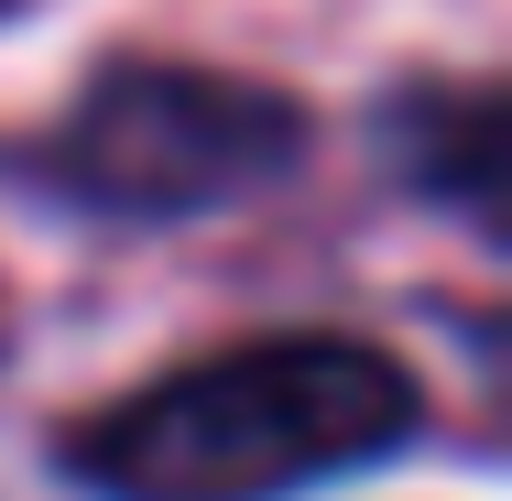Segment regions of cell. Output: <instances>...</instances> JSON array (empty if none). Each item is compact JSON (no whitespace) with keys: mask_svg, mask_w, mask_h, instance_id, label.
<instances>
[{"mask_svg":"<svg viewBox=\"0 0 512 501\" xmlns=\"http://www.w3.org/2000/svg\"><path fill=\"white\" fill-rule=\"evenodd\" d=\"M425 436V382L382 338L284 327L153 371L55 436V469L88 501H306L393 469Z\"/></svg>","mask_w":512,"mask_h":501,"instance_id":"1","label":"cell"},{"mask_svg":"<svg viewBox=\"0 0 512 501\" xmlns=\"http://www.w3.org/2000/svg\"><path fill=\"white\" fill-rule=\"evenodd\" d=\"M306 142H316L306 109L262 77L186 66V55H120L33 142V186L88 207V218L175 229V218H207V207L295 175Z\"/></svg>","mask_w":512,"mask_h":501,"instance_id":"2","label":"cell"},{"mask_svg":"<svg viewBox=\"0 0 512 501\" xmlns=\"http://www.w3.org/2000/svg\"><path fill=\"white\" fill-rule=\"evenodd\" d=\"M382 142H393V175L447 197L480 240L502 229V153H512V120L491 77H425L382 109Z\"/></svg>","mask_w":512,"mask_h":501,"instance_id":"3","label":"cell"},{"mask_svg":"<svg viewBox=\"0 0 512 501\" xmlns=\"http://www.w3.org/2000/svg\"><path fill=\"white\" fill-rule=\"evenodd\" d=\"M0 11H11V0H0Z\"/></svg>","mask_w":512,"mask_h":501,"instance_id":"4","label":"cell"}]
</instances>
